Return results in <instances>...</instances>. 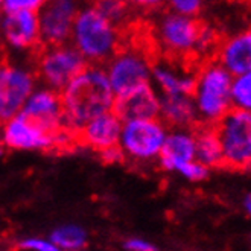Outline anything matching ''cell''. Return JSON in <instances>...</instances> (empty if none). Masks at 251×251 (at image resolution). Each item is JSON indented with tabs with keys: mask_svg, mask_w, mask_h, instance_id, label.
<instances>
[{
	"mask_svg": "<svg viewBox=\"0 0 251 251\" xmlns=\"http://www.w3.org/2000/svg\"><path fill=\"white\" fill-rule=\"evenodd\" d=\"M60 96L63 125L72 132L98 114L110 111L116 98L105 69L96 64L85 66L60 92Z\"/></svg>",
	"mask_w": 251,
	"mask_h": 251,
	"instance_id": "cell-1",
	"label": "cell"
},
{
	"mask_svg": "<svg viewBox=\"0 0 251 251\" xmlns=\"http://www.w3.org/2000/svg\"><path fill=\"white\" fill-rule=\"evenodd\" d=\"M70 40L90 64L107 63L122 43L121 29L100 14L95 5L78 11Z\"/></svg>",
	"mask_w": 251,
	"mask_h": 251,
	"instance_id": "cell-2",
	"label": "cell"
},
{
	"mask_svg": "<svg viewBox=\"0 0 251 251\" xmlns=\"http://www.w3.org/2000/svg\"><path fill=\"white\" fill-rule=\"evenodd\" d=\"M231 81L233 75L215 58L205 61L197 70L192 98L195 102L200 124L215 125L233 108Z\"/></svg>",
	"mask_w": 251,
	"mask_h": 251,
	"instance_id": "cell-3",
	"label": "cell"
},
{
	"mask_svg": "<svg viewBox=\"0 0 251 251\" xmlns=\"http://www.w3.org/2000/svg\"><path fill=\"white\" fill-rule=\"evenodd\" d=\"M152 61L146 49L129 43V46H119L104 67L114 96H121L151 84Z\"/></svg>",
	"mask_w": 251,
	"mask_h": 251,
	"instance_id": "cell-4",
	"label": "cell"
},
{
	"mask_svg": "<svg viewBox=\"0 0 251 251\" xmlns=\"http://www.w3.org/2000/svg\"><path fill=\"white\" fill-rule=\"evenodd\" d=\"M215 128L223 146L224 166L239 171L251 168V111L233 107Z\"/></svg>",
	"mask_w": 251,
	"mask_h": 251,
	"instance_id": "cell-5",
	"label": "cell"
},
{
	"mask_svg": "<svg viewBox=\"0 0 251 251\" xmlns=\"http://www.w3.org/2000/svg\"><path fill=\"white\" fill-rule=\"evenodd\" d=\"M168 131V126L160 117L125 121L122 122L119 148L125 158L140 163L152 161L158 158Z\"/></svg>",
	"mask_w": 251,
	"mask_h": 251,
	"instance_id": "cell-6",
	"label": "cell"
},
{
	"mask_svg": "<svg viewBox=\"0 0 251 251\" xmlns=\"http://www.w3.org/2000/svg\"><path fill=\"white\" fill-rule=\"evenodd\" d=\"M202 26L204 25L200 23L197 17L169 11L157 22L155 38L168 58L181 61L189 60L197 56V46Z\"/></svg>",
	"mask_w": 251,
	"mask_h": 251,
	"instance_id": "cell-7",
	"label": "cell"
},
{
	"mask_svg": "<svg viewBox=\"0 0 251 251\" xmlns=\"http://www.w3.org/2000/svg\"><path fill=\"white\" fill-rule=\"evenodd\" d=\"M35 72L40 79L49 88L61 92L63 88L75 78L78 73L88 64L85 58L69 46L67 43L58 46H43L35 55Z\"/></svg>",
	"mask_w": 251,
	"mask_h": 251,
	"instance_id": "cell-8",
	"label": "cell"
},
{
	"mask_svg": "<svg viewBox=\"0 0 251 251\" xmlns=\"http://www.w3.org/2000/svg\"><path fill=\"white\" fill-rule=\"evenodd\" d=\"M79 9L78 0H44L37 9L40 43L43 46L67 43Z\"/></svg>",
	"mask_w": 251,
	"mask_h": 251,
	"instance_id": "cell-9",
	"label": "cell"
},
{
	"mask_svg": "<svg viewBox=\"0 0 251 251\" xmlns=\"http://www.w3.org/2000/svg\"><path fill=\"white\" fill-rule=\"evenodd\" d=\"M35 88V78L25 67L0 63V125L17 116Z\"/></svg>",
	"mask_w": 251,
	"mask_h": 251,
	"instance_id": "cell-10",
	"label": "cell"
},
{
	"mask_svg": "<svg viewBox=\"0 0 251 251\" xmlns=\"http://www.w3.org/2000/svg\"><path fill=\"white\" fill-rule=\"evenodd\" d=\"M20 113L52 136L64 128L61 96L53 88H34Z\"/></svg>",
	"mask_w": 251,
	"mask_h": 251,
	"instance_id": "cell-11",
	"label": "cell"
},
{
	"mask_svg": "<svg viewBox=\"0 0 251 251\" xmlns=\"http://www.w3.org/2000/svg\"><path fill=\"white\" fill-rule=\"evenodd\" d=\"M3 140L8 148L25 151L50 150L53 146V136L22 113L3 124Z\"/></svg>",
	"mask_w": 251,
	"mask_h": 251,
	"instance_id": "cell-12",
	"label": "cell"
},
{
	"mask_svg": "<svg viewBox=\"0 0 251 251\" xmlns=\"http://www.w3.org/2000/svg\"><path fill=\"white\" fill-rule=\"evenodd\" d=\"M122 129V121L113 110L100 113L81 126L75 134L78 145L88 146L95 151L119 145V136Z\"/></svg>",
	"mask_w": 251,
	"mask_h": 251,
	"instance_id": "cell-13",
	"label": "cell"
},
{
	"mask_svg": "<svg viewBox=\"0 0 251 251\" xmlns=\"http://www.w3.org/2000/svg\"><path fill=\"white\" fill-rule=\"evenodd\" d=\"M122 122L131 119H151L158 117L160 113V95L151 84L139 87L129 93L114 98L111 108Z\"/></svg>",
	"mask_w": 251,
	"mask_h": 251,
	"instance_id": "cell-14",
	"label": "cell"
},
{
	"mask_svg": "<svg viewBox=\"0 0 251 251\" xmlns=\"http://www.w3.org/2000/svg\"><path fill=\"white\" fill-rule=\"evenodd\" d=\"M0 26L6 43L14 49L26 50L41 46L37 11L6 12Z\"/></svg>",
	"mask_w": 251,
	"mask_h": 251,
	"instance_id": "cell-15",
	"label": "cell"
},
{
	"mask_svg": "<svg viewBox=\"0 0 251 251\" xmlns=\"http://www.w3.org/2000/svg\"><path fill=\"white\" fill-rule=\"evenodd\" d=\"M195 73L189 67L175 64L172 58L152 63L151 82L157 85L160 95H192L195 87Z\"/></svg>",
	"mask_w": 251,
	"mask_h": 251,
	"instance_id": "cell-16",
	"label": "cell"
},
{
	"mask_svg": "<svg viewBox=\"0 0 251 251\" xmlns=\"http://www.w3.org/2000/svg\"><path fill=\"white\" fill-rule=\"evenodd\" d=\"M213 56L233 76L251 70V27L219 41Z\"/></svg>",
	"mask_w": 251,
	"mask_h": 251,
	"instance_id": "cell-17",
	"label": "cell"
},
{
	"mask_svg": "<svg viewBox=\"0 0 251 251\" xmlns=\"http://www.w3.org/2000/svg\"><path fill=\"white\" fill-rule=\"evenodd\" d=\"M190 160H195L194 128H172V131H168L158 155L160 166L165 171L176 172L183 163Z\"/></svg>",
	"mask_w": 251,
	"mask_h": 251,
	"instance_id": "cell-18",
	"label": "cell"
},
{
	"mask_svg": "<svg viewBox=\"0 0 251 251\" xmlns=\"http://www.w3.org/2000/svg\"><path fill=\"white\" fill-rule=\"evenodd\" d=\"M158 117L168 128H195L200 125L192 95H160Z\"/></svg>",
	"mask_w": 251,
	"mask_h": 251,
	"instance_id": "cell-19",
	"label": "cell"
},
{
	"mask_svg": "<svg viewBox=\"0 0 251 251\" xmlns=\"http://www.w3.org/2000/svg\"><path fill=\"white\" fill-rule=\"evenodd\" d=\"M195 134V158L209 169L224 166L223 146L215 125H197Z\"/></svg>",
	"mask_w": 251,
	"mask_h": 251,
	"instance_id": "cell-20",
	"label": "cell"
},
{
	"mask_svg": "<svg viewBox=\"0 0 251 251\" xmlns=\"http://www.w3.org/2000/svg\"><path fill=\"white\" fill-rule=\"evenodd\" d=\"M50 241L58 250H81L87 245V231L78 226H61L52 231Z\"/></svg>",
	"mask_w": 251,
	"mask_h": 251,
	"instance_id": "cell-21",
	"label": "cell"
},
{
	"mask_svg": "<svg viewBox=\"0 0 251 251\" xmlns=\"http://www.w3.org/2000/svg\"><path fill=\"white\" fill-rule=\"evenodd\" d=\"M231 102L234 108L251 111V70L233 76Z\"/></svg>",
	"mask_w": 251,
	"mask_h": 251,
	"instance_id": "cell-22",
	"label": "cell"
},
{
	"mask_svg": "<svg viewBox=\"0 0 251 251\" xmlns=\"http://www.w3.org/2000/svg\"><path fill=\"white\" fill-rule=\"evenodd\" d=\"M95 6L117 27L126 25L128 20V3L125 0H96Z\"/></svg>",
	"mask_w": 251,
	"mask_h": 251,
	"instance_id": "cell-23",
	"label": "cell"
},
{
	"mask_svg": "<svg viewBox=\"0 0 251 251\" xmlns=\"http://www.w3.org/2000/svg\"><path fill=\"white\" fill-rule=\"evenodd\" d=\"M210 169L207 166H204L202 163L195 158L183 163L178 169H176V174H180L181 176H184L189 181H202L209 176Z\"/></svg>",
	"mask_w": 251,
	"mask_h": 251,
	"instance_id": "cell-24",
	"label": "cell"
},
{
	"mask_svg": "<svg viewBox=\"0 0 251 251\" xmlns=\"http://www.w3.org/2000/svg\"><path fill=\"white\" fill-rule=\"evenodd\" d=\"M163 3H166L172 12L197 17L202 9L204 0H163Z\"/></svg>",
	"mask_w": 251,
	"mask_h": 251,
	"instance_id": "cell-25",
	"label": "cell"
},
{
	"mask_svg": "<svg viewBox=\"0 0 251 251\" xmlns=\"http://www.w3.org/2000/svg\"><path fill=\"white\" fill-rule=\"evenodd\" d=\"M44 0H2V9L5 12L16 11H37Z\"/></svg>",
	"mask_w": 251,
	"mask_h": 251,
	"instance_id": "cell-26",
	"label": "cell"
},
{
	"mask_svg": "<svg viewBox=\"0 0 251 251\" xmlns=\"http://www.w3.org/2000/svg\"><path fill=\"white\" fill-rule=\"evenodd\" d=\"M20 248L31 250V251H58V248L50 239H41V238L25 239L20 242Z\"/></svg>",
	"mask_w": 251,
	"mask_h": 251,
	"instance_id": "cell-27",
	"label": "cell"
},
{
	"mask_svg": "<svg viewBox=\"0 0 251 251\" xmlns=\"http://www.w3.org/2000/svg\"><path fill=\"white\" fill-rule=\"evenodd\" d=\"M99 155H100L102 161H104V163H108V165L119 163V161H122V160L125 158L122 150L119 148V145H114V146L105 148V150L99 151Z\"/></svg>",
	"mask_w": 251,
	"mask_h": 251,
	"instance_id": "cell-28",
	"label": "cell"
},
{
	"mask_svg": "<svg viewBox=\"0 0 251 251\" xmlns=\"http://www.w3.org/2000/svg\"><path fill=\"white\" fill-rule=\"evenodd\" d=\"M125 248L129 251H154L155 250V247L151 242H148L145 239H139V238L128 239L125 242Z\"/></svg>",
	"mask_w": 251,
	"mask_h": 251,
	"instance_id": "cell-29",
	"label": "cell"
},
{
	"mask_svg": "<svg viewBox=\"0 0 251 251\" xmlns=\"http://www.w3.org/2000/svg\"><path fill=\"white\" fill-rule=\"evenodd\" d=\"M128 5L143 8V9H154L163 3V0H125Z\"/></svg>",
	"mask_w": 251,
	"mask_h": 251,
	"instance_id": "cell-30",
	"label": "cell"
},
{
	"mask_svg": "<svg viewBox=\"0 0 251 251\" xmlns=\"http://www.w3.org/2000/svg\"><path fill=\"white\" fill-rule=\"evenodd\" d=\"M244 209H245L247 215L251 218V194H248L244 200Z\"/></svg>",
	"mask_w": 251,
	"mask_h": 251,
	"instance_id": "cell-31",
	"label": "cell"
},
{
	"mask_svg": "<svg viewBox=\"0 0 251 251\" xmlns=\"http://www.w3.org/2000/svg\"><path fill=\"white\" fill-rule=\"evenodd\" d=\"M3 60H5V52L2 49V44H0V63H2Z\"/></svg>",
	"mask_w": 251,
	"mask_h": 251,
	"instance_id": "cell-32",
	"label": "cell"
},
{
	"mask_svg": "<svg viewBox=\"0 0 251 251\" xmlns=\"http://www.w3.org/2000/svg\"><path fill=\"white\" fill-rule=\"evenodd\" d=\"M242 2H248V3H251V0H242Z\"/></svg>",
	"mask_w": 251,
	"mask_h": 251,
	"instance_id": "cell-33",
	"label": "cell"
},
{
	"mask_svg": "<svg viewBox=\"0 0 251 251\" xmlns=\"http://www.w3.org/2000/svg\"><path fill=\"white\" fill-rule=\"evenodd\" d=\"M0 8H2V0H0Z\"/></svg>",
	"mask_w": 251,
	"mask_h": 251,
	"instance_id": "cell-34",
	"label": "cell"
},
{
	"mask_svg": "<svg viewBox=\"0 0 251 251\" xmlns=\"http://www.w3.org/2000/svg\"><path fill=\"white\" fill-rule=\"evenodd\" d=\"M0 155H2V148H0Z\"/></svg>",
	"mask_w": 251,
	"mask_h": 251,
	"instance_id": "cell-35",
	"label": "cell"
},
{
	"mask_svg": "<svg viewBox=\"0 0 251 251\" xmlns=\"http://www.w3.org/2000/svg\"><path fill=\"white\" fill-rule=\"evenodd\" d=\"M0 25H2V19H0Z\"/></svg>",
	"mask_w": 251,
	"mask_h": 251,
	"instance_id": "cell-36",
	"label": "cell"
}]
</instances>
